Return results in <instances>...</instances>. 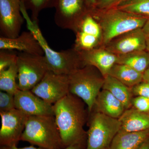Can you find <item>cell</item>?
<instances>
[{
  "mask_svg": "<svg viewBox=\"0 0 149 149\" xmlns=\"http://www.w3.org/2000/svg\"><path fill=\"white\" fill-rule=\"evenodd\" d=\"M85 104L80 98L69 93L53 104L56 122L65 147L87 141L84 126L89 112Z\"/></svg>",
  "mask_w": 149,
  "mask_h": 149,
  "instance_id": "1",
  "label": "cell"
},
{
  "mask_svg": "<svg viewBox=\"0 0 149 149\" xmlns=\"http://www.w3.org/2000/svg\"><path fill=\"white\" fill-rule=\"evenodd\" d=\"M21 10L27 22V28L34 33L42 48L44 56L50 71L57 74L68 75L85 66L80 52L74 49L60 52L52 49L44 38L38 27V22L32 21L29 17L23 4H21Z\"/></svg>",
  "mask_w": 149,
  "mask_h": 149,
  "instance_id": "2",
  "label": "cell"
},
{
  "mask_svg": "<svg viewBox=\"0 0 149 149\" xmlns=\"http://www.w3.org/2000/svg\"><path fill=\"white\" fill-rule=\"evenodd\" d=\"M21 141L45 149L65 148L54 115L29 116Z\"/></svg>",
  "mask_w": 149,
  "mask_h": 149,
  "instance_id": "3",
  "label": "cell"
},
{
  "mask_svg": "<svg viewBox=\"0 0 149 149\" xmlns=\"http://www.w3.org/2000/svg\"><path fill=\"white\" fill-rule=\"evenodd\" d=\"M95 67L86 65L68 75L69 93L77 96L88 107L89 114L102 89L104 78Z\"/></svg>",
  "mask_w": 149,
  "mask_h": 149,
  "instance_id": "4",
  "label": "cell"
},
{
  "mask_svg": "<svg viewBox=\"0 0 149 149\" xmlns=\"http://www.w3.org/2000/svg\"><path fill=\"white\" fill-rule=\"evenodd\" d=\"M100 25L105 45L115 38L135 29L143 28L148 18L115 8L99 15Z\"/></svg>",
  "mask_w": 149,
  "mask_h": 149,
  "instance_id": "5",
  "label": "cell"
},
{
  "mask_svg": "<svg viewBox=\"0 0 149 149\" xmlns=\"http://www.w3.org/2000/svg\"><path fill=\"white\" fill-rule=\"evenodd\" d=\"M90 114L86 149H108L120 130V120L97 111L92 112Z\"/></svg>",
  "mask_w": 149,
  "mask_h": 149,
  "instance_id": "6",
  "label": "cell"
},
{
  "mask_svg": "<svg viewBox=\"0 0 149 149\" xmlns=\"http://www.w3.org/2000/svg\"><path fill=\"white\" fill-rule=\"evenodd\" d=\"M18 88L31 91L50 71L45 56L36 55L20 52L17 55Z\"/></svg>",
  "mask_w": 149,
  "mask_h": 149,
  "instance_id": "7",
  "label": "cell"
},
{
  "mask_svg": "<svg viewBox=\"0 0 149 149\" xmlns=\"http://www.w3.org/2000/svg\"><path fill=\"white\" fill-rule=\"evenodd\" d=\"M1 126L0 129L1 146H17L21 141L29 116L15 109L10 111L0 112Z\"/></svg>",
  "mask_w": 149,
  "mask_h": 149,
  "instance_id": "8",
  "label": "cell"
},
{
  "mask_svg": "<svg viewBox=\"0 0 149 149\" xmlns=\"http://www.w3.org/2000/svg\"><path fill=\"white\" fill-rule=\"evenodd\" d=\"M31 91L47 102L54 104L69 93L68 75L50 70Z\"/></svg>",
  "mask_w": 149,
  "mask_h": 149,
  "instance_id": "9",
  "label": "cell"
},
{
  "mask_svg": "<svg viewBox=\"0 0 149 149\" xmlns=\"http://www.w3.org/2000/svg\"><path fill=\"white\" fill-rule=\"evenodd\" d=\"M54 21L63 29L76 30L89 10L84 0H57Z\"/></svg>",
  "mask_w": 149,
  "mask_h": 149,
  "instance_id": "10",
  "label": "cell"
},
{
  "mask_svg": "<svg viewBox=\"0 0 149 149\" xmlns=\"http://www.w3.org/2000/svg\"><path fill=\"white\" fill-rule=\"evenodd\" d=\"M24 20L21 0H0L1 37L11 39L18 37Z\"/></svg>",
  "mask_w": 149,
  "mask_h": 149,
  "instance_id": "11",
  "label": "cell"
},
{
  "mask_svg": "<svg viewBox=\"0 0 149 149\" xmlns=\"http://www.w3.org/2000/svg\"><path fill=\"white\" fill-rule=\"evenodd\" d=\"M106 49L117 55L146 49V36L143 28L127 32L107 44Z\"/></svg>",
  "mask_w": 149,
  "mask_h": 149,
  "instance_id": "12",
  "label": "cell"
},
{
  "mask_svg": "<svg viewBox=\"0 0 149 149\" xmlns=\"http://www.w3.org/2000/svg\"><path fill=\"white\" fill-rule=\"evenodd\" d=\"M14 98L16 109L27 115L54 116L53 104L47 102L31 91L19 90Z\"/></svg>",
  "mask_w": 149,
  "mask_h": 149,
  "instance_id": "13",
  "label": "cell"
},
{
  "mask_svg": "<svg viewBox=\"0 0 149 149\" xmlns=\"http://www.w3.org/2000/svg\"><path fill=\"white\" fill-rule=\"evenodd\" d=\"M1 50H16L21 52L44 56V51L34 33L29 30L22 32L18 37L11 39L0 37Z\"/></svg>",
  "mask_w": 149,
  "mask_h": 149,
  "instance_id": "14",
  "label": "cell"
},
{
  "mask_svg": "<svg viewBox=\"0 0 149 149\" xmlns=\"http://www.w3.org/2000/svg\"><path fill=\"white\" fill-rule=\"evenodd\" d=\"M80 53L85 65L95 67L104 78L108 75L112 67L117 62V55L107 49H95Z\"/></svg>",
  "mask_w": 149,
  "mask_h": 149,
  "instance_id": "15",
  "label": "cell"
},
{
  "mask_svg": "<svg viewBox=\"0 0 149 149\" xmlns=\"http://www.w3.org/2000/svg\"><path fill=\"white\" fill-rule=\"evenodd\" d=\"M93 109L117 119L120 118L126 110L121 102L109 91L104 89H102L98 95Z\"/></svg>",
  "mask_w": 149,
  "mask_h": 149,
  "instance_id": "16",
  "label": "cell"
},
{
  "mask_svg": "<svg viewBox=\"0 0 149 149\" xmlns=\"http://www.w3.org/2000/svg\"><path fill=\"white\" fill-rule=\"evenodd\" d=\"M118 119L120 131L136 132L149 130V113L139 111L133 107L125 110Z\"/></svg>",
  "mask_w": 149,
  "mask_h": 149,
  "instance_id": "17",
  "label": "cell"
},
{
  "mask_svg": "<svg viewBox=\"0 0 149 149\" xmlns=\"http://www.w3.org/2000/svg\"><path fill=\"white\" fill-rule=\"evenodd\" d=\"M149 136V130L129 132L119 130L108 149H136Z\"/></svg>",
  "mask_w": 149,
  "mask_h": 149,
  "instance_id": "18",
  "label": "cell"
},
{
  "mask_svg": "<svg viewBox=\"0 0 149 149\" xmlns=\"http://www.w3.org/2000/svg\"><path fill=\"white\" fill-rule=\"evenodd\" d=\"M102 89L109 91L122 103L127 109L132 107V100L134 96L131 88L123 84L116 78L108 75L104 77Z\"/></svg>",
  "mask_w": 149,
  "mask_h": 149,
  "instance_id": "19",
  "label": "cell"
},
{
  "mask_svg": "<svg viewBox=\"0 0 149 149\" xmlns=\"http://www.w3.org/2000/svg\"><path fill=\"white\" fill-rule=\"evenodd\" d=\"M108 75L116 78L124 85L132 88L143 81V74L125 65L116 63Z\"/></svg>",
  "mask_w": 149,
  "mask_h": 149,
  "instance_id": "20",
  "label": "cell"
},
{
  "mask_svg": "<svg viewBox=\"0 0 149 149\" xmlns=\"http://www.w3.org/2000/svg\"><path fill=\"white\" fill-rule=\"evenodd\" d=\"M117 56L116 63L128 65L143 74L149 67V52L148 51H136Z\"/></svg>",
  "mask_w": 149,
  "mask_h": 149,
  "instance_id": "21",
  "label": "cell"
},
{
  "mask_svg": "<svg viewBox=\"0 0 149 149\" xmlns=\"http://www.w3.org/2000/svg\"><path fill=\"white\" fill-rule=\"evenodd\" d=\"M18 69L17 62L11 65L7 69L0 71V90L15 95L18 91Z\"/></svg>",
  "mask_w": 149,
  "mask_h": 149,
  "instance_id": "22",
  "label": "cell"
},
{
  "mask_svg": "<svg viewBox=\"0 0 149 149\" xmlns=\"http://www.w3.org/2000/svg\"><path fill=\"white\" fill-rule=\"evenodd\" d=\"M115 6L120 10L149 18V0H125Z\"/></svg>",
  "mask_w": 149,
  "mask_h": 149,
  "instance_id": "23",
  "label": "cell"
},
{
  "mask_svg": "<svg viewBox=\"0 0 149 149\" xmlns=\"http://www.w3.org/2000/svg\"><path fill=\"white\" fill-rule=\"evenodd\" d=\"M25 8L31 13L32 21L38 22L41 11L45 9L55 8L57 0H22Z\"/></svg>",
  "mask_w": 149,
  "mask_h": 149,
  "instance_id": "24",
  "label": "cell"
},
{
  "mask_svg": "<svg viewBox=\"0 0 149 149\" xmlns=\"http://www.w3.org/2000/svg\"><path fill=\"white\" fill-rule=\"evenodd\" d=\"M80 31L93 35L100 39L101 36V27L96 21L90 11L84 16L77 27L76 31Z\"/></svg>",
  "mask_w": 149,
  "mask_h": 149,
  "instance_id": "25",
  "label": "cell"
},
{
  "mask_svg": "<svg viewBox=\"0 0 149 149\" xmlns=\"http://www.w3.org/2000/svg\"><path fill=\"white\" fill-rule=\"evenodd\" d=\"M18 54L12 50H1L0 51V71L8 68L11 65L16 63Z\"/></svg>",
  "mask_w": 149,
  "mask_h": 149,
  "instance_id": "26",
  "label": "cell"
},
{
  "mask_svg": "<svg viewBox=\"0 0 149 149\" xmlns=\"http://www.w3.org/2000/svg\"><path fill=\"white\" fill-rule=\"evenodd\" d=\"M15 108L14 95L4 91L0 92V112L12 110Z\"/></svg>",
  "mask_w": 149,
  "mask_h": 149,
  "instance_id": "27",
  "label": "cell"
},
{
  "mask_svg": "<svg viewBox=\"0 0 149 149\" xmlns=\"http://www.w3.org/2000/svg\"><path fill=\"white\" fill-rule=\"evenodd\" d=\"M131 103L132 107L139 111L149 113V98L141 96L133 97Z\"/></svg>",
  "mask_w": 149,
  "mask_h": 149,
  "instance_id": "28",
  "label": "cell"
},
{
  "mask_svg": "<svg viewBox=\"0 0 149 149\" xmlns=\"http://www.w3.org/2000/svg\"><path fill=\"white\" fill-rule=\"evenodd\" d=\"M133 96L149 98V83L143 82L131 88Z\"/></svg>",
  "mask_w": 149,
  "mask_h": 149,
  "instance_id": "29",
  "label": "cell"
},
{
  "mask_svg": "<svg viewBox=\"0 0 149 149\" xmlns=\"http://www.w3.org/2000/svg\"><path fill=\"white\" fill-rule=\"evenodd\" d=\"M118 1V0H97L94 8H97L99 9H103L108 8L111 6L115 5Z\"/></svg>",
  "mask_w": 149,
  "mask_h": 149,
  "instance_id": "30",
  "label": "cell"
},
{
  "mask_svg": "<svg viewBox=\"0 0 149 149\" xmlns=\"http://www.w3.org/2000/svg\"><path fill=\"white\" fill-rule=\"evenodd\" d=\"M87 141L73 144L65 147L63 149H86Z\"/></svg>",
  "mask_w": 149,
  "mask_h": 149,
  "instance_id": "31",
  "label": "cell"
},
{
  "mask_svg": "<svg viewBox=\"0 0 149 149\" xmlns=\"http://www.w3.org/2000/svg\"><path fill=\"white\" fill-rule=\"evenodd\" d=\"M0 149H45L41 148H35L32 146H30L24 147L23 148H18L17 147V146H1Z\"/></svg>",
  "mask_w": 149,
  "mask_h": 149,
  "instance_id": "32",
  "label": "cell"
},
{
  "mask_svg": "<svg viewBox=\"0 0 149 149\" xmlns=\"http://www.w3.org/2000/svg\"><path fill=\"white\" fill-rule=\"evenodd\" d=\"M84 1L88 10H90L94 8L97 0H84Z\"/></svg>",
  "mask_w": 149,
  "mask_h": 149,
  "instance_id": "33",
  "label": "cell"
},
{
  "mask_svg": "<svg viewBox=\"0 0 149 149\" xmlns=\"http://www.w3.org/2000/svg\"><path fill=\"white\" fill-rule=\"evenodd\" d=\"M136 149H149V136Z\"/></svg>",
  "mask_w": 149,
  "mask_h": 149,
  "instance_id": "34",
  "label": "cell"
},
{
  "mask_svg": "<svg viewBox=\"0 0 149 149\" xmlns=\"http://www.w3.org/2000/svg\"><path fill=\"white\" fill-rule=\"evenodd\" d=\"M143 81L149 83V67L143 73Z\"/></svg>",
  "mask_w": 149,
  "mask_h": 149,
  "instance_id": "35",
  "label": "cell"
},
{
  "mask_svg": "<svg viewBox=\"0 0 149 149\" xmlns=\"http://www.w3.org/2000/svg\"><path fill=\"white\" fill-rule=\"evenodd\" d=\"M143 29L146 34H149V18L147 20Z\"/></svg>",
  "mask_w": 149,
  "mask_h": 149,
  "instance_id": "36",
  "label": "cell"
},
{
  "mask_svg": "<svg viewBox=\"0 0 149 149\" xmlns=\"http://www.w3.org/2000/svg\"><path fill=\"white\" fill-rule=\"evenodd\" d=\"M146 50L149 52V34H146Z\"/></svg>",
  "mask_w": 149,
  "mask_h": 149,
  "instance_id": "37",
  "label": "cell"
},
{
  "mask_svg": "<svg viewBox=\"0 0 149 149\" xmlns=\"http://www.w3.org/2000/svg\"><path fill=\"white\" fill-rule=\"evenodd\" d=\"M125 1V0H118V1L117 2V3H116L115 4V5H116L118 3L121 2L123 1Z\"/></svg>",
  "mask_w": 149,
  "mask_h": 149,
  "instance_id": "38",
  "label": "cell"
}]
</instances>
